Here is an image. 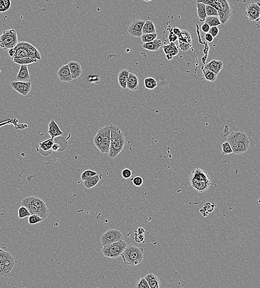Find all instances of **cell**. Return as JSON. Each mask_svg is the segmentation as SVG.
<instances>
[{
	"instance_id": "obj_1",
	"label": "cell",
	"mask_w": 260,
	"mask_h": 288,
	"mask_svg": "<svg viewBox=\"0 0 260 288\" xmlns=\"http://www.w3.org/2000/svg\"><path fill=\"white\" fill-rule=\"evenodd\" d=\"M189 181L192 188L200 193L207 191L212 185L209 173L199 168L194 169L191 172Z\"/></svg>"
},
{
	"instance_id": "obj_2",
	"label": "cell",
	"mask_w": 260,
	"mask_h": 288,
	"mask_svg": "<svg viewBox=\"0 0 260 288\" xmlns=\"http://www.w3.org/2000/svg\"><path fill=\"white\" fill-rule=\"evenodd\" d=\"M227 142L231 145L233 153L236 155L244 154L248 151L250 140L248 135L242 132H233L228 135Z\"/></svg>"
},
{
	"instance_id": "obj_3",
	"label": "cell",
	"mask_w": 260,
	"mask_h": 288,
	"mask_svg": "<svg viewBox=\"0 0 260 288\" xmlns=\"http://www.w3.org/2000/svg\"><path fill=\"white\" fill-rule=\"evenodd\" d=\"M126 138L120 128L111 125V142L109 157L114 159L123 150L125 145Z\"/></svg>"
},
{
	"instance_id": "obj_4",
	"label": "cell",
	"mask_w": 260,
	"mask_h": 288,
	"mask_svg": "<svg viewBox=\"0 0 260 288\" xmlns=\"http://www.w3.org/2000/svg\"><path fill=\"white\" fill-rule=\"evenodd\" d=\"M144 252V248H140L131 244L127 246L122 251L121 256L125 264L136 266L143 261Z\"/></svg>"
},
{
	"instance_id": "obj_5",
	"label": "cell",
	"mask_w": 260,
	"mask_h": 288,
	"mask_svg": "<svg viewBox=\"0 0 260 288\" xmlns=\"http://www.w3.org/2000/svg\"><path fill=\"white\" fill-rule=\"evenodd\" d=\"M197 3H203L215 8L223 24H226L231 17V8L228 0H197Z\"/></svg>"
},
{
	"instance_id": "obj_6",
	"label": "cell",
	"mask_w": 260,
	"mask_h": 288,
	"mask_svg": "<svg viewBox=\"0 0 260 288\" xmlns=\"http://www.w3.org/2000/svg\"><path fill=\"white\" fill-rule=\"evenodd\" d=\"M111 142V125H107L98 130L94 138V143L103 154L109 152Z\"/></svg>"
},
{
	"instance_id": "obj_7",
	"label": "cell",
	"mask_w": 260,
	"mask_h": 288,
	"mask_svg": "<svg viewBox=\"0 0 260 288\" xmlns=\"http://www.w3.org/2000/svg\"><path fill=\"white\" fill-rule=\"evenodd\" d=\"M17 43V33L13 28L4 31L0 36V47L5 51L13 48Z\"/></svg>"
},
{
	"instance_id": "obj_8",
	"label": "cell",
	"mask_w": 260,
	"mask_h": 288,
	"mask_svg": "<svg viewBox=\"0 0 260 288\" xmlns=\"http://www.w3.org/2000/svg\"><path fill=\"white\" fill-rule=\"evenodd\" d=\"M127 246V243L124 241L114 242L113 243L103 246L102 254L106 257L112 259H116L121 256L122 251Z\"/></svg>"
},
{
	"instance_id": "obj_9",
	"label": "cell",
	"mask_w": 260,
	"mask_h": 288,
	"mask_svg": "<svg viewBox=\"0 0 260 288\" xmlns=\"http://www.w3.org/2000/svg\"><path fill=\"white\" fill-rule=\"evenodd\" d=\"M124 240L123 234L120 230L109 229L102 234L100 238V241L102 246H105Z\"/></svg>"
},
{
	"instance_id": "obj_10",
	"label": "cell",
	"mask_w": 260,
	"mask_h": 288,
	"mask_svg": "<svg viewBox=\"0 0 260 288\" xmlns=\"http://www.w3.org/2000/svg\"><path fill=\"white\" fill-rule=\"evenodd\" d=\"M245 15L249 20L258 22L260 21V3L251 2L246 7Z\"/></svg>"
},
{
	"instance_id": "obj_11",
	"label": "cell",
	"mask_w": 260,
	"mask_h": 288,
	"mask_svg": "<svg viewBox=\"0 0 260 288\" xmlns=\"http://www.w3.org/2000/svg\"><path fill=\"white\" fill-rule=\"evenodd\" d=\"M21 205L24 206L28 208V210L31 213V215H36L40 216L43 220L46 219L48 216L49 212H45L43 210L39 209L36 206L34 205L31 201L29 200L28 197L24 198L21 202Z\"/></svg>"
},
{
	"instance_id": "obj_12",
	"label": "cell",
	"mask_w": 260,
	"mask_h": 288,
	"mask_svg": "<svg viewBox=\"0 0 260 288\" xmlns=\"http://www.w3.org/2000/svg\"><path fill=\"white\" fill-rule=\"evenodd\" d=\"M10 85L13 90L23 96H27L32 88V84L29 81H12Z\"/></svg>"
},
{
	"instance_id": "obj_13",
	"label": "cell",
	"mask_w": 260,
	"mask_h": 288,
	"mask_svg": "<svg viewBox=\"0 0 260 288\" xmlns=\"http://www.w3.org/2000/svg\"><path fill=\"white\" fill-rule=\"evenodd\" d=\"M145 21L140 19H135L131 23L127 29L129 34L132 37H140L143 34L142 28Z\"/></svg>"
},
{
	"instance_id": "obj_14",
	"label": "cell",
	"mask_w": 260,
	"mask_h": 288,
	"mask_svg": "<svg viewBox=\"0 0 260 288\" xmlns=\"http://www.w3.org/2000/svg\"><path fill=\"white\" fill-rule=\"evenodd\" d=\"M57 76L61 82H71L74 80L68 64L61 67L57 72Z\"/></svg>"
},
{
	"instance_id": "obj_15",
	"label": "cell",
	"mask_w": 260,
	"mask_h": 288,
	"mask_svg": "<svg viewBox=\"0 0 260 288\" xmlns=\"http://www.w3.org/2000/svg\"><path fill=\"white\" fill-rule=\"evenodd\" d=\"M163 49L168 60L172 59L173 57L176 56L179 53L177 47L173 42H170L169 44L164 45L163 46Z\"/></svg>"
},
{
	"instance_id": "obj_16",
	"label": "cell",
	"mask_w": 260,
	"mask_h": 288,
	"mask_svg": "<svg viewBox=\"0 0 260 288\" xmlns=\"http://www.w3.org/2000/svg\"><path fill=\"white\" fill-rule=\"evenodd\" d=\"M68 64L73 79H76L79 78L83 72L81 64L78 62L76 61L69 62Z\"/></svg>"
},
{
	"instance_id": "obj_17",
	"label": "cell",
	"mask_w": 260,
	"mask_h": 288,
	"mask_svg": "<svg viewBox=\"0 0 260 288\" xmlns=\"http://www.w3.org/2000/svg\"><path fill=\"white\" fill-rule=\"evenodd\" d=\"M48 133L52 139L63 134V132L61 130L58 124L54 120H52L49 123Z\"/></svg>"
},
{
	"instance_id": "obj_18",
	"label": "cell",
	"mask_w": 260,
	"mask_h": 288,
	"mask_svg": "<svg viewBox=\"0 0 260 288\" xmlns=\"http://www.w3.org/2000/svg\"><path fill=\"white\" fill-rule=\"evenodd\" d=\"M209 70L212 71L214 72V73L218 76V74L219 73V72L221 71V69L223 67V63L221 61H218L215 59H213L209 63L206 64L205 66H204Z\"/></svg>"
},
{
	"instance_id": "obj_19",
	"label": "cell",
	"mask_w": 260,
	"mask_h": 288,
	"mask_svg": "<svg viewBox=\"0 0 260 288\" xmlns=\"http://www.w3.org/2000/svg\"><path fill=\"white\" fill-rule=\"evenodd\" d=\"M130 71L128 69H122L120 71L119 73L117 76V80L118 83L121 88L126 89L127 88V83L129 79Z\"/></svg>"
},
{
	"instance_id": "obj_20",
	"label": "cell",
	"mask_w": 260,
	"mask_h": 288,
	"mask_svg": "<svg viewBox=\"0 0 260 288\" xmlns=\"http://www.w3.org/2000/svg\"><path fill=\"white\" fill-rule=\"evenodd\" d=\"M1 261L2 264L3 273L5 276H7L10 274V272L12 271V269L14 268L15 265V260L13 257Z\"/></svg>"
},
{
	"instance_id": "obj_21",
	"label": "cell",
	"mask_w": 260,
	"mask_h": 288,
	"mask_svg": "<svg viewBox=\"0 0 260 288\" xmlns=\"http://www.w3.org/2000/svg\"><path fill=\"white\" fill-rule=\"evenodd\" d=\"M145 278L147 281L150 288H159L161 286L160 279L156 274L151 273L147 274Z\"/></svg>"
},
{
	"instance_id": "obj_22",
	"label": "cell",
	"mask_w": 260,
	"mask_h": 288,
	"mask_svg": "<svg viewBox=\"0 0 260 288\" xmlns=\"http://www.w3.org/2000/svg\"><path fill=\"white\" fill-rule=\"evenodd\" d=\"M139 87V79L136 74L130 73L127 83V88L131 91H136Z\"/></svg>"
},
{
	"instance_id": "obj_23",
	"label": "cell",
	"mask_w": 260,
	"mask_h": 288,
	"mask_svg": "<svg viewBox=\"0 0 260 288\" xmlns=\"http://www.w3.org/2000/svg\"><path fill=\"white\" fill-rule=\"evenodd\" d=\"M27 66L28 65H21L20 70L16 76L17 81L28 82L30 79V74Z\"/></svg>"
},
{
	"instance_id": "obj_24",
	"label": "cell",
	"mask_w": 260,
	"mask_h": 288,
	"mask_svg": "<svg viewBox=\"0 0 260 288\" xmlns=\"http://www.w3.org/2000/svg\"><path fill=\"white\" fill-rule=\"evenodd\" d=\"M12 59L13 63L20 65H28L30 64L36 63L38 61L36 58L30 57H17L12 58Z\"/></svg>"
},
{
	"instance_id": "obj_25",
	"label": "cell",
	"mask_w": 260,
	"mask_h": 288,
	"mask_svg": "<svg viewBox=\"0 0 260 288\" xmlns=\"http://www.w3.org/2000/svg\"><path fill=\"white\" fill-rule=\"evenodd\" d=\"M162 44L163 43L161 40L156 38L153 41L144 43L142 45V48L150 51H158V49L162 46Z\"/></svg>"
},
{
	"instance_id": "obj_26",
	"label": "cell",
	"mask_w": 260,
	"mask_h": 288,
	"mask_svg": "<svg viewBox=\"0 0 260 288\" xmlns=\"http://www.w3.org/2000/svg\"><path fill=\"white\" fill-rule=\"evenodd\" d=\"M28 198L29 200L31 201V202L33 203L34 205L36 206L37 207L39 208V209L43 210L45 212H49L48 208L47 207L46 203L44 202V201L42 199L37 197H34V196H29L28 197Z\"/></svg>"
},
{
	"instance_id": "obj_27",
	"label": "cell",
	"mask_w": 260,
	"mask_h": 288,
	"mask_svg": "<svg viewBox=\"0 0 260 288\" xmlns=\"http://www.w3.org/2000/svg\"><path fill=\"white\" fill-rule=\"evenodd\" d=\"M100 179L101 177L100 175L97 174L90 178H88L85 181H83V185L85 188L90 189L97 185L98 183L100 182Z\"/></svg>"
},
{
	"instance_id": "obj_28",
	"label": "cell",
	"mask_w": 260,
	"mask_h": 288,
	"mask_svg": "<svg viewBox=\"0 0 260 288\" xmlns=\"http://www.w3.org/2000/svg\"><path fill=\"white\" fill-rule=\"evenodd\" d=\"M156 32V27L153 21L151 20H147L144 23L142 28V33L148 34V33H155Z\"/></svg>"
},
{
	"instance_id": "obj_29",
	"label": "cell",
	"mask_w": 260,
	"mask_h": 288,
	"mask_svg": "<svg viewBox=\"0 0 260 288\" xmlns=\"http://www.w3.org/2000/svg\"><path fill=\"white\" fill-rule=\"evenodd\" d=\"M205 6L203 3H197V15L200 22H204L207 17Z\"/></svg>"
},
{
	"instance_id": "obj_30",
	"label": "cell",
	"mask_w": 260,
	"mask_h": 288,
	"mask_svg": "<svg viewBox=\"0 0 260 288\" xmlns=\"http://www.w3.org/2000/svg\"><path fill=\"white\" fill-rule=\"evenodd\" d=\"M202 72L204 78L206 81L210 82H214L217 79V75L206 67H204L203 68Z\"/></svg>"
},
{
	"instance_id": "obj_31",
	"label": "cell",
	"mask_w": 260,
	"mask_h": 288,
	"mask_svg": "<svg viewBox=\"0 0 260 288\" xmlns=\"http://www.w3.org/2000/svg\"><path fill=\"white\" fill-rule=\"evenodd\" d=\"M144 86L148 90H153L157 87L158 83L154 78L148 77L144 80Z\"/></svg>"
},
{
	"instance_id": "obj_32",
	"label": "cell",
	"mask_w": 260,
	"mask_h": 288,
	"mask_svg": "<svg viewBox=\"0 0 260 288\" xmlns=\"http://www.w3.org/2000/svg\"><path fill=\"white\" fill-rule=\"evenodd\" d=\"M178 40H180L182 42L187 43L192 46V37L190 34L189 32L186 30H181V34L180 36L178 37Z\"/></svg>"
},
{
	"instance_id": "obj_33",
	"label": "cell",
	"mask_w": 260,
	"mask_h": 288,
	"mask_svg": "<svg viewBox=\"0 0 260 288\" xmlns=\"http://www.w3.org/2000/svg\"><path fill=\"white\" fill-rule=\"evenodd\" d=\"M54 143V139L51 138L49 139L46 140L39 143V148L44 151H47L51 150L52 147L53 146Z\"/></svg>"
},
{
	"instance_id": "obj_34",
	"label": "cell",
	"mask_w": 260,
	"mask_h": 288,
	"mask_svg": "<svg viewBox=\"0 0 260 288\" xmlns=\"http://www.w3.org/2000/svg\"><path fill=\"white\" fill-rule=\"evenodd\" d=\"M204 22L209 25L210 27L218 26L221 24L219 16H207Z\"/></svg>"
},
{
	"instance_id": "obj_35",
	"label": "cell",
	"mask_w": 260,
	"mask_h": 288,
	"mask_svg": "<svg viewBox=\"0 0 260 288\" xmlns=\"http://www.w3.org/2000/svg\"><path fill=\"white\" fill-rule=\"evenodd\" d=\"M157 36H158L157 33L143 34L141 36V41L142 42L144 43L150 42L156 39Z\"/></svg>"
},
{
	"instance_id": "obj_36",
	"label": "cell",
	"mask_w": 260,
	"mask_h": 288,
	"mask_svg": "<svg viewBox=\"0 0 260 288\" xmlns=\"http://www.w3.org/2000/svg\"><path fill=\"white\" fill-rule=\"evenodd\" d=\"M30 215H31V213L29 212L28 208L24 206H21V207H20V208L18 209V216L20 219L29 217Z\"/></svg>"
},
{
	"instance_id": "obj_37",
	"label": "cell",
	"mask_w": 260,
	"mask_h": 288,
	"mask_svg": "<svg viewBox=\"0 0 260 288\" xmlns=\"http://www.w3.org/2000/svg\"><path fill=\"white\" fill-rule=\"evenodd\" d=\"M222 153L223 155H226L233 153V150L231 147V145L228 142H224L221 145Z\"/></svg>"
},
{
	"instance_id": "obj_38",
	"label": "cell",
	"mask_w": 260,
	"mask_h": 288,
	"mask_svg": "<svg viewBox=\"0 0 260 288\" xmlns=\"http://www.w3.org/2000/svg\"><path fill=\"white\" fill-rule=\"evenodd\" d=\"M43 219L39 216L36 215H31L28 217V221L29 225H33L38 223L41 222Z\"/></svg>"
},
{
	"instance_id": "obj_39",
	"label": "cell",
	"mask_w": 260,
	"mask_h": 288,
	"mask_svg": "<svg viewBox=\"0 0 260 288\" xmlns=\"http://www.w3.org/2000/svg\"><path fill=\"white\" fill-rule=\"evenodd\" d=\"M97 173L96 171H92L91 170H86L84 171L81 175V179L83 181H84L87 180L88 178H90L92 176L97 175Z\"/></svg>"
},
{
	"instance_id": "obj_40",
	"label": "cell",
	"mask_w": 260,
	"mask_h": 288,
	"mask_svg": "<svg viewBox=\"0 0 260 288\" xmlns=\"http://www.w3.org/2000/svg\"><path fill=\"white\" fill-rule=\"evenodd\" d=\"M135 286L137 288H150L147 281L145 277L139 279L135 284Z\"/></svg>"
},
{
	"instance_id": "obj_41",
	"label": "cell",
	"mask_w": 260,
	"mask_h": 288,
	"mask_svg": "<svg viewBox=\"0 0 260 288\" xmlns=\"http://www.w3.org/2000/svg\"><path fill=\"white\" fill-rule=\"evenodd\" d=\"M205 10L207 16H219L218 11L210 5H206Z\"/></svg>"
},
{
	"instance_id": "obj_42",
	"label": "cell",
	"mask_w": 260,
	"mask_h": 288,
	"mask_svg": "<svg viewBox=\"0 0 260 288\" xmlns=\"http://www.w3.org/2000/svg\"><path fill=\"white\" fill-rule=\"evenodd\" d=\"M134 240L136 243H145V236L144 235L139 234L136 231H134Z\"/></svg>"
},
{
	"instance_id": "obj_43",
	"label": "cell",
	"mask_w": 260,
	"mask_h": 288,
	"mask_svg": "<svg viewBox=\"0 0 260 288\" xmlns=\"http://www.w3.org/2000/svg\"><path fill=\"white\" fill-rule=\"evenodd\" d=\"M132 182L134 185L137 187H140L144 183V180L141 176H136L132 180Z\"/></svg>"
},
{
	"instance_id": "obj_44",
	"label": "cell",
	"mask_w": 260,
	"mask_h": 288,
	"mask_svg": "<svg viewBox=\"0 0 260 288\" xmlns=\"http://www.w3.org/2000/svg\"><path fill=\"white\" fill-rule=\"evenodd\" d=\"M178 41H179V47L181 51L183 52L188 51L191 48L192 46L190 45L189 44H188L187 43L182 42L180 40H178Z\"/></svg>"
},
{
	"instance_id": "obj_45",
	"label": "cell",
	"mask_w": 260,
	"mask_h": 288,
	"mask_svg": "<svg viewBox=\"0 0 260 288\" xmlns=\"http://www.w3.org/2000/svg\"><path fill=\"white\" fill-rule=\"evenodd\" d=\"M121 175L125 179H129L131 177L132 172L130 169H124L122 171Z\"/></svg>"
},
{
	"instance_id": "obj_46",
	"label": "cell",
	"mask_w": 260,
	"mask_h": 288,
	"mask_svg": "<svg viewBox=\"0 0 260 288\" xmlns=\"http://www.w3.org/2000/svg\"><path fill=\"white\" fill-rule=\"evenodd\" d=\"M12 257H13V256H12L11 254H10L9 252L5 251H0V261H4L6 259L12 258Z\"/></svg>"
},
{
	"instance_id": "obj_47",
	"label": "cell",
	"mask_w": 260,
	"mask_h": 288,
	"mask_svg": "<svg viewBox=\"0 0 260 288\" xmlns=\"http://www.w3.org/2000/svg\"><path fill=\"white\" fill-rule=\"evenodd\" d=\"M219 32V29L218 26H213V27H210L208 33L211 34L213 37L215 38L218 36Z\"/></svg>"
},
{
	"instance_id": "obj_48",
	"label": "cell",
	"mask_w": 260,
	"mask_h": 288,
	"mask_svg": "<svg viewBox=\"0 0 260 288\" xmlns=\"http://www.w3.org/2000/svg\"><path fill=\"white\" fill-rule=\"evenodd\" d=\"M178 39V37L177 36L175 35L173 32H172L169 33V36H168V39L170 41V42L174 43V42L177 41Z\"/></svg>"
},
{
	"instance_id": "obj_49",
	"label": "cell",
	"mask_w": 260,
	"mask_h": 288,
	"mask_svg": "<svg viewBox=\"0 0 260 288\" xmlns=\"http://www.w3.org/2000/svg\"><path fill=\"white\" fill-rule=\"evenodd\" d=\"M210 28V27L209 26V25H208L207 23H204V24L202 25L201 29H202L203 32L207 33L209 32Z\"/></svg>"
},
{
	"instance_id": "obj_50",
	"label": "cell",
	"mask_w": 260,
	"mask_h": 288,
	"mask_svg": "<svg viewBox=\"0 0 260 288\" xmlns=\"http://www.w3.org/2000/svg\"><path fill=\"white\" fill-rule=\"evenodd\" d=\"M4 5H5V8L6 11L10 9L11 6V0H3Z\"/></svg>"
},
{
	"instance_id": "obj_51",
	"label": "cell",
	"mask_w": 260,
	"mask_h": 288,
	"mask_svg": "<svg viewBox=\"0 0 260 288\" xmlns=\"http://www.w3.org/2000/svg\"><path fill=\"white\" fill-rule=\"evenodd\" d=\"M205 40L207 42H212L213 41L214 38L209 33H207L205 34Z\"/></svg>"
},
{
	"instance_id": "obj_52",
	"label": "cell",
	"mask_w": 260,
	"mask_h": 288,
	"mask_svg": "<svg viewBox=\"0 0 260 288\" xmlns=\"http://www.w3.org/2000/svg\"><path fill=\"white\" fill-rule=\"evenodd\" d=\"M6 11L5 8V5L3 0H0V12H5Z\"/></svg>"
},
{
	"instance_id": "obj_53",
	"label": "cell",
	"mask_w": 260,
	"mask_h": 288,
	"mask_svg": "<svg viewBox=\"0 0 260 288\" xmlns=\"http://www.w3.org/2000/svg\"><path fill=\"white\" fill-rule=\"evenodd\" d=\"M173 32L178 37H179L180 36V34H181V29L178 28H174L173 30Z\"/></svg>"
},
{
	"instance_id": "obj_54",
	"label": "cell",
	"mask_w": 260,
	"mask_h": 288,
	"mask_svg": "<svg viewBox=\"0 0 260 288\" xmlns=\"http://www.w3.org/2000/svg\"><path fill=\"white\" fill-rule=\"evenodd\" d=\"M59 147H60V146L57 143H54L53 146L52 147V150L53 151H57L59 149Z\"/></svg>"
},
{
	"instance_id": "obj_55",
	"label": "cell",
	"mask_w": 260,
	"mask_h": 288,
	"mask_svg": "<svg viewBox=\"0 0 260 288\" xmlns=\"http://www.w3.org/2000/svg\"><path fill=\"white\" fill-rule=\"evenodd\" d=\"M136 231L139 234H142V235H144V233H145V230L142 227H139L138 229L136 230Z\"/></svg>"
},
{
	"instance_id": "obj_56",
	"label": "cell",
	"mask_w": 260,
	"mask_h": 288,
	"mask_svg": "<svg viewBox=\"0 0 260 288\" xmlns=\"http://www.w3.org/2000/svg\"><path fill=\"white\" fill-rule=\"evenodd\" d=\"M0 276H4V274L3 273L2 268V264L0 261Z\"/></svg>"
},
{
	"instance_id": "obj_57",
	"label": "cell",
	"mask_w": 260,
	"mask_h": 288,
	"mask_svg": "<svg viewBox=\"0 0 260 288\" xmlns=\"http://www.w3.org/2000/svg\"><path fill=\"white\" fill-rule=\"evenodd\" d=\"M143 1H145V2H150V1H152V0H143Z\"/></svg>"
},
{
	"instance_id": "obj_58",
	"label": "cell",
	"mask_w": 260,
	"mask_h": 288,
	"mask_svg": "<svg viewBox=\"0 0 260 288\" xmlns=\"http://www.w3.org/2000/svg\"><path fill=\"white\" fill-rule=\"evenodd\" d=\"M3 251V250L2 249H1V248H0V251Z\"/></svg>"
},
{
	"instance_id": "obj_59",
	"label": "cell",
	"mask_w": 260,
	"mask_h": 288,
	"mask_svg": "<svg viewBox=\"0 0 260 288\" xmlns=\"http://www.w3.org/2000/svg\"></svg>"
}]
</instances>
